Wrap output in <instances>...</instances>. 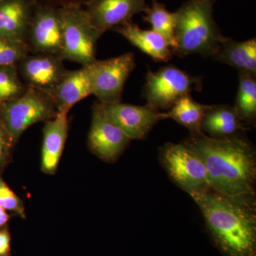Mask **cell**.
<instances>
[{
	"label": "cell",
	"mask_w": 256,
	"mask_h": 256,
	"mask_svg": "<svg viewBox=\"0 0 256 256\" xmlns=\"http://www.w3.org/2000/svg\"><path fill=\"white\" fill-rule=\"evenodd\" d=\"M25 42L30 53L50 54L60 57L63 40L58 8L33 1Z\"/></svg>",
	"instance_id": "10"
},
{
	"label": "cell",
	"mask_w": 256,
	"mask_h": 256,
	"mask_svg": "<svg viewBox=\"0 0 256 256\" xmlns=\"http://www.w3.org/2000/svg\"><path fill=\"white\" fill-rule=\"evenodd\" d=\"M152 1H154V0H152Z\"/></svg>",
	"instance_id": "31"
},
{
	"label": "cell",
	"mask_w": 256,
	"mask_h": 256,
	"mask_svg": "<svg viewBox=\"0 0 256 256\" xmlns=\"http://www.w3.org/2000/svg\"><path fill=\"white\" fill-rule=\"evenodd\" d=\"M57 114L48 96L32 88L28 87L23 95L0 105V118L14 144L28 128L50 120Z\"/></svg>",
	"instance_id": "5"
},
{
	"label": "cell",
	"mask_w": 256,
	"mask_h": 256,
	"mask_svg": "<svg viewBox=\"0 0 256 256\" xmlns=\"http://www.w3.org/2000/svg\"><path fill=\"white\" fill-rule=\"evenodd\" d=\"M112 120L131 140H142L160 120V111L150 106L132 104H104Z\"/></svg>",
	"instance_id": "12"
},
{
	"label": "cell",
	"mask_w": 256,
	"mask_h": 256,
	"mask_svg": "<svg viewBox=\"0 0 256 256\" xmlns=\"http://www.w3.org/2000/svg\"><path fill=\"white\" fill-rule=\"evenodd\" d=\"M58 8L63 40L60 58L82 66L92 64L96 60V46L102 34L82 5L67 4Z\"/></svg>",
	"instance_id": "4"
},
{
	"label": "cell",
	"mask_w": 256,
	"mask_h": 256,
	"mask_svg": "<svg viewBox=\"0 0 256 256\" xmlns=\"http://www.w3.org/2000/svg\"><path fill=\"white\" fill-rule=\"evenodd\" d=\"M64 60L56 55L30 53L18 64L20 78L28 88L48 92L66 74Z\"/></svg>",
	"instance_id": "11"
},
{
	"label": "cell",
	"mask_w": 256,
	"mask_h": 256,
	"mask_svg": "<svg viewBox=\"0 0 256 256\" xmlns=\"http://www.w3.org/2000/svg\"><path fill=\"white\" fill-rule=\"evenodd\" d=\"M10 252V236L8 230H0V256H8Z\"/></svg>",
	"instance_id": "28"
},
{
	"label": "cell",
	"mask_w": 256,
	"mask_h": 256,
	"mask_svg": "<svg viewBox=\"0 0 256 256\" xmlns=\"http://www.w3.org/2000/svg\"><path fill=\"white\" fill-rule=\"evenodd\" d=\"M44 92L53 102L58 114H68L74 105L92 95L86 66L78 70H67L56 86Z\"/></svg>",
	"instance_id": "14"
},
{
	"label": "cell",
	"mask_w": 256,
	"mask_h": 256,
	"mask_svg": "<svg viewBox=\"0 0 256 256\" xmlns=\"http://www.w3.org/2000/svg\"><path fill=\"white\" fill-rule=\"evenodd\" d=\"M0 206L6 210L14 212L24 218L25 210L22 201L0 176Z\"/></svg>",
	"instance_id": "25"
},
{
	"label": "cell",
	"mask_w": 256,
	"mask_h": 256,
	"mask_svg": "<svg viewBox=\"0 0 256 256\" xmlns=\"http://www.w3.org/2000/svg\"><path fill=\"white\" fill-rule=\"evenodd\" d=\"M198 86H201L200 79L174 66H168L158 72L148 70L143 92L146 104L156 110H169Z\"/></svg>",
	"instance_id": "7"
},
{
	"label": "cell",
	"mask_w": 256,
	"mask_h": 256,
	"mask_svg": "<svg viewBox=\"0 0 256 256\" xmlns=\"http://www.w3.org/2000/svg\"><path fill=\"white\" fill-rule=\"evenodd\" d=\"M4 0H0V4H1L2 2H4Z\"/></svg>",
	"instance_id": "30"
},
{
	"label": "cell",
	"mask_w": 256,
	"mask_h": 256,
	"mask_svg": "<svg viewBox=\"0 0 256 256\" xmlns=\"http://www.w3.org/2000/svg\"><path fill=\"white\" fill-rule=\"evenodd\" d=\"M14 146L10 133L0 118V172L8 164Z\"/></svg>",
	"instance_id": "26"
},
{
	"label": "cell",
	"mask_w": 256,
	"mask_h": 256,
	"mask_svg": "<svg viewBox=\"0 0 256 256\" xmlns=\"http://www.w3.org/2000/svg\"><path fill=\"white\" fill-rule=\"evenodd\" d=\"M86 6L92 23L102 34L132 21L134 15L149 8L146 0H90Z\"/></svg>",
	"instance_id": "13"
},
{
	"label": "cell",
	"mask_w": 256,
	"mask_h": 256,
	"mask_svg": "<svg viewBox=\"0 0 256 256\" xmlns=\"http://www.w3.org/2000/svg\"><path fill=\"white\" fill-rule=\"evenodd\" d=\"M144 21L151 25L152 30L158 32L169 44L172 50L176 47L174 37L175 15L166 9L162 3L153 1L151 8L144 12Z\"/></svg>",
	"instance_id": "22"
},
{
	"label": "cell",
	"mask_w": 256,
	"mask_h": 256,
	"mask_svg": "<svg viewBox=\"0 0 256 256\" xmlns=\"http://www.w3.org/2000/svg\"><path fill=\"white\" fill-rule=\"evenodd\" d=\"M206 166L210 188L230 197H255L256 156L254 146L238 134L216 139L204 133L184 142Z\"/></svg>",
	"instance_id": "1"
},
{
	"label": "cell",
	"mask_w": 256,
	"mask_h": 256,
	"mask_svg": "<svg viewBox=\"0 0 256 256\" xmlns=\"http://www.w3.org/2000/svg\"><path fill=\"white\" fill-rule=\"evenodd\" d=\"M210 106L197 102L190 95L184 96L166 112L160 114V120L172 119L188 128L191 134H201L204 116Z\"/></svg>",
	"instance_id": "20"
},
{
	"label": "cell",
	"mask_w": 256,
	"mask_h": 256,
	"mask_svg": "<svg viewBox=\"0 0 256 256\" xmlns=\"http://www.w3.org/2000/svg\"><path fill=\"white\" fill-rule=\"evenodd\" d=\"M114 30L156 62H168L172 57V50L169 44L158 32L142 30L132 21L116 26Z\"/></svg>",
	"instance_id": "16"
},
{
	"label": "cell",
	"mask_w": 256,
	"mask_h": 256,
	"mask_svg": "<svg viewBox=\"0 0 256 256\" xmlns=\"http://www.w3.org/2000/svg\"><path fill=\"white\" fill-rule=\"evenodd\" d=\"M28 88L20 78L16 65L0 66V105L23 95Z\"/></svg>",
	"instance_id": "23"
},
{
	"label": "cell",
	"mask_w": 256,
	"mask_h": 256,
	"mask_svg": "<svg viewBox=\"0 0 256 256\" xmlns=\"http://www.w3.org/2000/svg\"><path fill=\"white\" fill-rule=\"evenodd\" d=\"M215 245L226 256H256L255 197H230L212 190L190 195Z\"/></svg>",
	"instance_id": "2"
},
{
	"label": "cell",
	"mask_w": 256,
	"mask_h": 256,
	"mask_svg": "<svg viewBox=\"0 0 256 256\" xmlns=\"http://www.w3.org/2000/svg\"><path fill=\"white\" fill-rule=\"evenodd\" d=\"M130 142L108 114L104 104L96 102L92 108V124L88 134V146L92 154L106 162H114Z\"/></svg>",
	"instance_id": "9"
},
{
	"label": "cell",
	"mask_w": 256,
	"mask_h": 256,
	"mask_svg": "<svg viewBox=\"0 0 256 256\" xmlns=\"http://www.w3.org/2000/svg\"><path fill=\"white\" fill-rule=\"evenodd\" d=\"M32 8L33 0H4L2 2L0 38L25 42Z\"/></svg>",
	"instance_id": "17"
},
{
	"label": "cell",
	"mask_w": 256,
	"mask_h": 256,
	"mask_svg": "<svg viewBox=\"0 0 256 256\" xmlns=\"http://www.w3.org/2000/svg\"><path fill=\"white\" fill-rule=\"evenodd\" d=\"M136 66L132 52L86 66L92 95L102 104L121 102L124 84Z\"/></svg>",
	"instance_id": "8"
},
{
	"label": "cell",
	"mask_w": 256,
	"mask_h": 256,
	"mask_svg": "<svg viewBox=\"0 0 256 256\" xmlns=\"http://www.w3.org/2000/svg\"><path fill=\"white\" fill-rule=\"evenodd\" d=\"M246 129L235 108L226 105L210 106L201 124L202 132L216 139L232 137Z\"/></svg>",
	"instance_id": "18"
},
{
	"label": "cell",
	"mask_w": 256,
	"mask_h": 256,
	"mask_svg": "<svg viewBox=\"0 0 256 256\" xmlns=\"http://www.w3.org/2000/svg\"><path fill=\"white\" fill-rule=\"evenodd\" d=\"M215 60L227 64L239 70V73L256 76V40L236 42L225 36L218 52L214 56Z\"/></svg>",
	"instance_id": "19"
},
{
	"label": "cell",
	"mask_w": 256,
	"mask_h": 256,
	"mask_svg": "<svg viewBox=\"0 0 256 256\" xmlns=\"http://www.w3.org/2000/svg\"><path fill=\"white\" fill-rule=\"evenodd\" d=\"M160 160L173 182L190 196L212 190L203 161L184 143H166Z\"/></svg>",
	"instance_id": "6"
},
{
	"label": "cell",
	"mask_w": 256,
	"mask_h": 256,
	"mask_svg": "<svg viewBox=\"0 0 256 256\" xmlns=\"http://www.w3.org/2000/svg\"><path fill=\"white\" fill-rule=\"evenodd\" d=\"M9 218L10 216L6 213V210L0 206V228L8 223Z\"/></svg>",
	"instance_id": "29"
},
{
	"label": "cell",
	"mask_w": 256,
	"mask_h": 256,
	"mask_svg": "<svg viewBox=\"0 0 256 256\" xmlns=\"http://www.w3.org/2000/svg\"><path fill=\"white\" fill-rule=\"evenodd\" d=\"M68 114H58L44 122L42 146L41 168L44 172L55 174L68 137Z\"/></svg>",
	"instance_id": "15"
},
{
	"label": "cell",
	"mask_w": 256,
	"mask_h": 256,
	"mask_svg": "<svg viewBox=\"0 0 256 256\" xmlns=\"http://www.w3.org/2000/svg\"><path fill=\"white\" fill-rule=\"evenodd\" d=\"M36 2L42 3V4H46L52 5L56 8H60L67 4H80L84 6L86 5L90 0H33Z\"/></svg>",
	"instance_id": "27"
},
{
	"label": "cell",
	"mask_w": 256,
	"mask_h": 256,
	"mask_svg": "<svg viewBox=\"0 0 256 256\" xmlns=\"http://www.w3.org/2000/svg\"><path fill=\"white\" fill-rule=\"evenodd\" d=\"M30 53L26 42L0 38V66L16 65Z\"/></svg>",
	"instance_id": "24"
},
{
	"label": "cell",
	"mask_w": 256,
	"mask_h": 256,
	"mask_svg": "<svg viewBox=\"0 0 256 256\" xmlns=\"http://www.w3.org/2000/svg\"><path fill=\"white\" fill-rule=\"evenodd\" d=\"M215 0H188L176 12L173 54L213 57L225 36L214 18Z\"/></svg>",
	"instance_id": "3"
},
{
	"label": "cell",
	"mask_w": 256,
	"mask_h": 256,
	"mask_svg": "<svg viewBox=\"0 0 256 256\" xmlns=\"http://www.w3.org/2000/svg\"><path fill=\"white\" fill-rule=\"evenodd\" d=\"M242 122L252 124L256 118V78L250 74L239 73L238 92L234 106Z\"/></svg>",
	"instance_id": "21"
}]
</instances>
